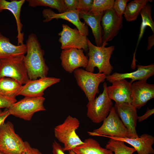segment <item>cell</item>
Returning a JSON list of instances; mask_svg holds the SVG:
<instances>
[{"label": "cell", "instance_id": "603a6c76", "mask_svg": "<svg viewBox=\"0 0 154 154\" xmlns=\"http://www.w3.org/2000/svg\"><path fill=\"white\" fill-rule=\"evenodd\" d=\"M72 150L76 154H114L111 150L101 147L98 142L92 138L85 139L83 144Z\"/></svg>", "mask_w": 154, "mask_h": 154}, {"label": "cell", "instance_id": "83f0119b", "mask_svg": "<svg viewBox=\"0 0 154 154\" xmlns=\"http://www.w3.org/2000/svg\"><path fill=\"white\" fill-rule=\"evenodd\" d=\"M106 148L114 153V154H133L136 151L133 147L126 145L121 141L110 139Z\"/></svg>", "mask_w": 154, "mask_h": 154}, {"label": "cell", "instance_id": "277c9868", "mask_svg": "<svg viewBox=\"0 0 154 154\" xmlns=\"http://www.w3.org/2000/svg\"><path fill=\"white\" fill-rule=\"evenodd\" d=\"M25 150V141L15 132L9 121L0 127V152L3 154H21Z\"/></svg>", "mask_w": 154, "mask_h": 154}, {"label": "cell", "instance_id": "7a4b0ae2", "mask_svg": "<svg viewBox=\"0 0 154 154\" xmlns=\"http://www.w3.org/2000/svg\"><path fill=\"white\" fill-rule=\"evenodd\" d=\"M87 43L88 58L86 70L93 73L94 68L97 67L99 73H103L106 76L110 75L113 68L110 63V60L115 49L114 46H98L92 44L88 38Z\"/></svg>", "mask_w": 154, "mask_h": 154}, {"label": "cell", "instance_id": "ab89813d", "mask_svg": "<svg viewBox=\"0 0 154 154\" xmlns=\"http://www.w3.org/2000/svg\"><path fill=\"white\" fill-rule=\"evenodd\" d=\"M0 154H3V153H1L0 152Z\"/></svg>", "mask_w": 154, "mask_h": 154}, {"label": "cell", "instance_id": "4dcf8cb0", "mask_svg": "<svg viewBox=\"0 0 154 154\" xmlns=\"http://www.w3.org/2000/svg\"><path fill=\"white\" fill-rule=\"evenodd\" d=\"M94 0H78L77 10L89 12L90 11Z\"/></svg>", "mask_w": 154, "mask_h": 154}, {"label": "cell", "instance_id": "e575fe53", "mask_svg": "<svg viewBox=\"0 0 154 154\" xmlns=\"http://www.w3.org/2000/svg\"><path fill=\"white\" fill-rule=\"evenodd\" d=\"M52 147L53 154H65L63 147L56 141L52 143Z\"/></svg>", "mask_w": 154, "mask_h": 154}, {"label": "cell", "instance_id": "d6a6232c", "mask_svg": "<svg viewBox=\"0 0 154 154\" xmlns=\"http://www.w3.org/2000/svg\"><path fill=\"white\" fill-rule=\"evenodd\" d=\"M64 2L67 11L77 10L78 0H64Z\"/></svg>", "mask_w": 154, "mask_h": 154}, {"label": "cell", "instance_id": "d590c367", "mask_svg": "<svg viewBox=\"0 0 154 154\" xmlns=\"http://www.w3.org/2000/svg\"><path fill=\"white\" fill-rule=\"evenodd\" d=\"M10 115L8 109H6L4 111L0 109V127L4 123L6 118Z\"/></svg>", "mask_w": 154, "mask_h": 154}, {"label": "cell", "instance_id": "8d00e7d4", "mask_svg": "<svg viewBox=\"0 0 154 154\" xmlns=\"http://www.w3.org/2000/svg\"><path fill=\"white\" fill-rule=\"evenodd\" d=\"M154 113V108L151 109H148L144 114L141 116H138L137 121L139 122H141L143 121L153 114Z\"/></svg>", "mask_w": 154, "mask_h": 154}, {"label": "cell", "instance_id": "30bf717a", "mask_svg": "<svg viewBox=\"0 0 154 154\" xmlns=\"http://www.w3.org/2000/svg\"><path fill=\"white\" fill-rule=\"evenodd\" d=\"M62 31L58 33V41L64 50L71 48L82 49L88 51L87 36L82 34L77 28L72 29L66 24L62 25Z\"/></svg>", "mask_w": 154, "mask_h": 154}, {"label": "cell", "instance_id": "d4e9b609", "mask_svg": "<svg viewBox=\"0 0 154 154\" xmlns=\"http://www.w3.org/2000/svg\"><path fill=\"white\" fill-rule=\"evenodd\" d=\"M150 0H134L127 5L124 13V17L128 22L135 20L142 9Z\"/></svg>", "mask_w": 154, "mask_h": 154}, {"label": "cell", "instance_id": "484cf974", "mask_svg": "<svg viewBox=\"0 0 154 154\" xmlns=\"http://www.w3.org/2000/svg\"><path fill=\"white\" fill-rule=\"evenodd\" d=\"M29 6L32 7L43 6L48 7L58 10L59 13L67 11L64 0H27Z\"/></svg>", "mask_w": 154, "mask_h": 154}, {"label": "cell", "instance_id": "9c48e42d", "mask_svg": "<svg viewBox=\"0 0 154 154\" xmlns=\"http://www.w3.org/2000/svg\"><path fill=\"white\" fill-rule=\"evenodd\" d=\"M24 56L0 59V79L9 78L22 85L29 80L24 62Z\"/></svg>", "mask_w": 154, "mask_h": 154}, {"label": "cell", "instance_id": "7402d4cb", "mask_svg": "<svg viewBox=\"0 0 154 154\" xmlns=\"http://www.w3.org/2000/svg\"><path fill=\"white\" fill-rule=\"evenodd\" d=\"M27 51L26 44L15 45L0 32V59L24 56Z\"/></svg>", "mask_w": 154, "mask_h": 154}, {"label": "cell", "instance_id": "8fae6325", "mask_svg": "<svg viewBox=\"0 0 154 154\" xmlns=\"http://www.w3.org/2000/svg\"><path fill=\"white\" fill-rule=\"evenodd\" d=\"M123 16L119 17L113 9L104 12L101 20L102 29V45L106 46L119 33L123 26Z\"/></svg>", "mask_w": 154, "mask_h": 154}, {"label": "cell", "instance_id": "44dd1931", "mask_svg": "<svg viewBox=\"0 0 154 154\" xmlns=\"http://www.w3.org/2000/svg\"><path fill=\"white\" fill-rule=\"evenodd\" d=\"M104 12L99 14H95L86 11H79L80 19H82L85 24L91 27L96 46H101L102 44V29L101 22Z\"/></svg>", "mask_w": 154, "mask_h": 154}, {"label": "cell", "instance_id": "9a60e30c", "mask_svg": "<svg viewBox=\"0 0 154 154\" xmlns=\"http://www.w3.org/2000/svg\"><path fill=\"white\" fill-rule=\"evenodd\" d=\"M146 81H139L131 84V104L136 109H140L154 98V84Z\"/></svg>", "mask_w": 154, "mask_h": 154}, {"label": "cell", "instance_id": "f1b7e54d", "mask_svg": "<svg viewBox=\"0 0 154 154\" xmlns=\"http://www.w3.org/2000/svg\"><path fill=\"white\" fill-rule=\"evenodd\" d=\"M114 0H94L90 13L99 14L113 8Z\"/></svg>", "mask_w": 154, "mask_h": 154}, {"label": "cell", "instance_id": "8992f818", "mask_svg": "<svg viewBox=\"0 0 154 154\" xmlns=\"http://www.w3.org/2000/svg\"><path fill=\"white\" fill-rule=\"evenodd\" d=\"M45 99L43 96L25 97L12 104L8 109L10 115L29 121L35 113L46 110L43 105Z\"/></svg>", "mask_w": 154, "mask_h": 154}, {"label": "cell", "instance_id": "4fadbf2b", "mask_svg": "<svg viewBox=\"0 0 154 154\" xmlns=\"http://www.w3.org/2000/svg\"><path fill=\"white\" fill-rule=\"evenodd\" d=\"M60 58L63 68L70 73L79 67L86 68L88 64V57L82 49L71 48L63 50Z\"/></svg>", "mask_w": 154, "mask_h": 154}, {"label": "cell", "instance_id": "5bb4252c", "mask_svg": "<svg viewBox=\"0 0 154 154\" xmlns=\"http://www.w3.org/2000/svg\"><path fill=\"white\" fill-rule=\"evenodd\" d=\"M116 111L124 125L127 129L128 137L138 136L136 131L138 116L137 109L131 104H117L114 106Z\"/></svg>", "mask_w": 154, "mask_h": 154}, {"label": "cell", "instance_id": "f35d334b", "mask_svg": "<svg viewBox=\"0 0 154 154\" xmlns=\"http://www.w3.org/2000/svg\"><path fill=\"white\" fill-rule=\"evenodd\" d=\"M69 154H76L72 150L69 151Z\"/></svg>", "mask_w": 154, "mask_h": 154}, {"label": "cell", "instance_id": "cb8c5ba5", "mask_svg": "<svg viewBox=\"0 0 154 154\" xmlns=\"http://www.w3.org/2000/svg\"><path fill=\"white\" fill-rule=\"evenodd\" d=\"M22 85L16 80L9 78L0 79V94L16 98Z\"/></svg>", "mask_w": 154, "mask_h": 154}, {"label": "cell", "instance_id": "6da1fadb", "mask_svg": "<svg viewBox=\"0 0 154 154\" xmlns=\"http://www.w3.org/2000/svg\"><path fill=\"white\" fill-rule=\"evenodd\" d=\"M26 44L27 54L23 60L29 80L47 77L49 68L44 58V52L35 34L29 35Z\"/></svg>", "mask_w": 154, "mask_h": 154}, {"label": "cell", "instance_id": "7c38bea8", "mask_svg": "<svg viewBox=\"0 0 154 154\" xmlns=\"http://www.w3.org/2000/svg\"><path fill=\"white\" fill-rule=\"evenodd\" d=\"M60 80L59 78L47 76L36 80H29L22 86L17 96L32 97L43 96L44 92L48 88L59 82Z\"/></svg>", "mask_w": 154, "mask_h": 154}, {"label": "cell", "instance_id": "52a82bcc", "mask_svg": "<svg viewBox=\"0 0 154 154\" xmlns=\"http://www.w3.org/2000/svg\"><path fill=\"white\" fill-rule=\"evenodd\" d=\"M103 90L92 101L88 102L86 106L87 117L93 122L99 123L107 117L112 107L113 103L109 98L106 82L103 84Z\"/></svg>", "mask_w": 154, "mask_h": 154}, {"label": "cell", "instance_id": "d6986e66", "mask_svg": "<svg viewBox=\"0 0 154 154\" xmlns=\"http://www.w3.org/2000/svg\"><path fill=\"white\" fill-rule=\"evenodd\" d=\"M103 137L127 143L133 147L138 154L154 153V150L152 147L154 143V137L150 135L145 133L140 136L133 138L128 137L120 138L107 136Z\"/></svg>", "mask_w": 154, "mask_h": 154}, {"label": "cell", "instance_id": "74e56055", "mask_svg": "<svg viewBox=\"0 0 154 154\" xmlns=\"http://www.w3.org/2000/svg\"><path fill=\"white\" fill-rule=\"evenodd\" d=\"M154 33L153 34L149 36L148 39V46L147 48V50H150L152 47L154 45Z\"/></svg>", "mask_w": 154, "mask_h": 154}, {"label": "cell", "instance_id": "2e32d148", "mask_svg": "<svg viewBox=\"0 0 154 154\" xmlns=\"http://www.w3.org/2000/svg\"><path fill=\"white\" fill-rule=\"evenodd\" d=\"M79 11L77 10L68 11L62 13H56L50 9H45L42 11L45 19L44 22H47L53 19H62L72 23L83 35L87 36L89 35L88 27L84 22H82L79 16Z\"/></svg>", "mask_w": 154, "mask_h": 154}, {"label": "cell", "instance_id": "3957f363", "mask_svg": "<svg viewBox=\"0 0 154 154\" xmlns=\"http://www.w3.org/2000/svg\"><path fill=\"white\" fill-rule=\"evenodd\" d=\"M80 124L77 118L69 115L62 123L54 127V136L63 144L64 151L72 150L76 146L84 143L76 133Z\"/></svg>", "mask_w": 154, "mask_h": 154}, {"label": "cell", "instance_id": "ba28073f", "mask_svg": "<svg viewBox=\"0 0 154 154\" xmlns=\"http://www.w3.org/2000/svg\"><path fill=\"white\" fill-rule=\"evenodd\" d=\"M102 125L92 132H88L89 135L107 136L124 138L128 137L127 129L120 120L113 106Z\"/></svg>", "mask_w": 154, "mask_h": 154}, {"label": "cell", "instance_id": "f546056e", "mask_svg": "<svg viewBox=\"0 0 154 154\" xmlns=\"http://www.w3.org/2000/svg\"><path fill=\"white\" fill-rule=\"evenodd\" d=\"M128 0H116L114 1L113 9L119 17L122 16L123 14Z\"/></svg>", "mask_w": 154, "mask_h": 154}, {"label": "cell", "instance_id": "5b68a950", "mask_svg": "<svg viewBox=\"0 0 154 154\" xmlns=\"http://www.w3.org/2000/svg\"><path fill=\"white\" fill-rule=\"evenodd\" d=\"M74 72L77 84L84 93L88 102L92 101L99 93L100 84L105 81L106 76L103 73H94L79 68Z\"/></svg>", "mask_w": 154, "mask_h": 154}, {"label": "cell", "instance_id": "ac0fdd59", "mask_svg": "<svg viewBox=\"0 0 154 154\" xmlns=\"http://www.w3.org/2000/svg\"><path fill=\"white\" fill-rule=\"evenodd\" d=\"M136 66L137 69L134 72L124 73L116 72L106 76V79L109 82L112 83L116 80L129 78L131 80L129 82L132 84L136 80H147L154 74L153 63L147 66L137 65Z\"/></svg>", "mask_w": 154, "mask_h": 154}, {"label": "cell", "instance_id": "60d3db41", "mask_svg": "<svg viewBox=\"0 0 154 154\" xmlns=\"http://www.w3.org/2000/svg\"><path fill=\"white\" fill-rule=\"evenodd\" d=\"M149 154V153H147V154Z\"/></svg>", "mask_w": 154, "mask_h": 154}, {"label": "cell", "instance_id": "4316f807", "mask_svg": "<svg viewBox=\"0 0 154 154\" xmlns=\"http://www.w3.org/2000/svg\"><path fill=\"white\" fill-rule=\"evenodd\" d=\"M151 6L148 3L142 9L140 12V14L141 17L142 21L137 47L143 35L145 29L147 26L151 28L153 33H154V23L151 18Z\"/></svg>", "mask_w": 154, "mask_h": 154}, {"label": "cell", "instance_id": "ffe728a7", "mask_svg": "<svg viewBox=\"0 0 154 154\" xmlns=\"http://www.w3.org/2000/svg\"><path fill=\"white\" fill-rule=\"evenodd\" d=\"M25 1V0H13L10 2L0 0V12L4 10H8L12 13L15 18L17 31V45L24 44V33L22 32L23 25L21 21L20 14L22 7Z\"/></svg>", "mask_w": 154, "mask_h": 154}, {"label": "cell", "instance_id": "836d02e7", "mask_svg": "<svg viewBox=\"0 0 154 154\" xmlns=\"http://www.w3.org/2000/svg\"><path fill=\"white\" fill-rule=\"evenodd\" d=\"M25 151L21 154H42L37 149L32 147L29 143L25 141Z\"/></svg>", "mask_w": 154, "mask_h": 154}, {"label": "cell", "instance_id": "e0dca14e", "mask_svg": "<svg viewBox=\"0 0 154 154\" xmlns=\"http://www.w3.org/2000/svg\"><path fill=\"white\" fill-rule=\"evenodd\" d=\"M112 83L107 88L109 98L116 103L131 104L132 84L125 79L116 80Z\"/></svg>", "mask_w": 154, "mask_h": 154}, {"label": "cell", "instance_id": "1f68e13d", "mask_svg": "<svg viewBox=\"0 0 154 154\" xmlns=\"http://www.w3.org/2000/svg\"><path fill=\"white\" fill-rule=\"evenodd\" d=\"M17 101L16 98H9L0 94V109H8L12 104Z\"/></svg>", "mask_w": 154, "mask_h": 154}]
</instances>
